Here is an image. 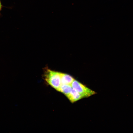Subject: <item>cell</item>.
Wrapping results in <instances>:
<instances>
[{
  "label": "cell",
  "instance_id": "1",
  "mask_svg": "<svg viewBox=\"0 0 133 133\" xmlns=\"http://www.w3.org/2000/svg\"><path fill=\"white\" fill-rule=\"evenodd\" d=\"M61 73L46 68L45 70L44 74V78L46 82L58 91L61 85Z\"/></svg>",
  "mask_w": 133,
  "mask_h": 133
},
{
  "label": "cell",
  "instance_id": "4",
  "mask_svg": "<svg viewBox=\"0 0 133 133\" xmlns=\"http://www.w3.org/2000/svg\"><path fill=\"white\" fill-rule=\"evenodd\" d=\"M74 78L71 75L67 74L61 73V84L71 85Z\"/></svg>",
  "mask_w": 133,
  "mask_h": 133
},
{
  "label": "cell",
  "instance_id": "5",
  "mask_svg": "<svg viewBox=\"0 0 133 133\" xmlns=\"http://www.w3.org/2000/svg\"><path fill=\"white\" fill-rule=\"evenodd\" d=\"M72 88L70 85L61 84L58 91L62 93L66 96L70 93Z\"/></svg>",
  "mask_w": 133,
  "mask_h": 133
},
{
  "label": "cell",
  "instance_id": "3",
  "mask_svg": "<svg viewBox=\"0 0 133 133\" xmlns=\"http://www.w3.org/2000/svg\"><path fill=\"white\" fill-rule=\"evenodd\" d=\"M66 96L70 101L72 103L83 98L80 94L73 88L70 93Z\"/></svg>",
  "mask_w": 133,
  "mask_h": 133
},
{
  "label": "cell",
  "instance_id": "6",
  "mask_svg": "<svg viewBox=\"0 0 133 133\" xmlns=\"http://www.w3.org/2000/svg\"><path fill=\"white\" fill-rule=\"evenodd\" d=\"M1 5L0 0V11L1 9Z\"/></svg>",
  "mask_w": 133,
  "mask_h": 133
},
{
  "label": "cell",
  "instance_id": "2",
  "mask_svg": "<svg viewBox=\"0 0 133 133\" xmlns=\"http://www.w3.org/2000/svg\"><path fill=\"white\" fill-rule=\"evenodd\" d=\"M71 85L73 88L77 91L83 98H87L96 93L79 81L74 80Z\"/></svg>",
  "mask_w": 133,
  "mask_h": 133
}]
</instances>
